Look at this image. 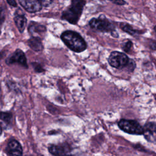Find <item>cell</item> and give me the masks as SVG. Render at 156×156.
I'll use <instances>...</instances> for the list:
<instances>
[{
	"mask_svg": "<svg viewBox=\"0 0 156 156\" xmlns=\"http://www.w3.org/2000/svg\"><path fill=\"white\" fill-rule=\"evenodd\" d=\"M65 44L75 52H81L87 48V44L83 37L77 32L73 30H65L60 35Z\"/></svg>",
	"mask_w": 156,
	"mask_h": 156,
	"instance_id": "1",
	"label": "cell"
},
{
	"mask_svg": "<svg viewBox=\"0 0 156 156\" xmlns=\"http://www.w3.org/2000/svg\"><path fill=\"white\" fill-rule=\"evenodd\" d=\"M86 4L85 0H71L70 5L63 11L61 18L72 24H77Z\"/></svg>",
	"mask_w": 156,
	"mask_h": 156,
	"instance_id": "2",
	"label": "cell"
},
{
	"mask_svg": "<svg viewBox=\"0 0 156 156\" xmlns=\"http://www.w3.org/2000/svg\"><path fill=\"white\" fill-rule=\"evenodd\" d=\"M88 24L92 29L102 32H110L111 34L116 30L115 24L103 15L98 18H91Z\"/></svg>",
	"mask_w": 156,
	"mask_h": 156,
	"instance_id": "3",
	"label": "cell"
},
{
	"mask_svg": "<svg viewBox=\"0 0 156 156\" xmlns=\"http://www.w3.org/2000/svg\"><path fill=\"white\" fill-rule=\"evenodd\" d=\"M48 151L54 156H80V155L67 143L51 144L48 147Z\"/></svg>",
	"mask_w": 156,
	"mask_h": 156,
	"instance_id": "4",
	"label": "cell"
},
{
	"mask_svg": "<svg viewBox=\"0 0 156 156\" xmlns=\"http://www.w3.org/2000/svg\"><path fill=\"white\" fill-rule=\"evenodd\" d=\"M118 125L121 130L129 134L142 135L144 132L143 127L135 120L122 119Z\"/></svg>",
	"mask_w": 156,
	"mask_h": 156,
	"instance_id": "5",
	"label": "cell"
},
{
	"mask_svg": "<svg viewBox=\"0 0 156 156\" xmlns=\"http://www.w3.org/2000/svg\"><path fill=\"white\" fill-rule=\"evenodd\" d=\"M130 60V59L126 54L119 51L112 52L108 58L109 65L116 69H122L127 67Z\"/></svg>",
	"mask_w": 156,
	"mask_h": 156,
	"instance_id": "6",
	"label": "cell"
},
{
	"mask_svg": "<svg viewBox=\"0 0 156 156\" xmlns=\"http://www.w3.org/2000/svg\"><path fill=\"white\" fill-rule=\"evenodd\" d=\"M5 62L7 65L18 63L26 68L28 67L26 55L24 52L20 49H17L14 52L10 54L6 58Z\"/></svg>",
	"mask_w": 156,
	"mask_h": 156,
	"instance_id": "7",
	"label": "cell"
},
{
	"mask_svg": "<svg viewBox=\"0 0 156 156\" xmlns=\"http://www.w3.org/2000/svg\"><path fill=\"white\" fill-rule=\"evenodd\" d=\"M5 151L8 156H23V153L21 144L16 140H11L8 143Z\"/></svg>",
	"mask_w": 156,
	"mask_h": 156,
	"instance_id": "8",
	"label": "cell"
},
{
	"mask_svg": "<svg viewBox=\"0 0 156 156\" xmlns=\"http://www.w3.org/2000/svg\"><path fill=\"white\" fill-rule=\"evenodd\" d=\"M21 5L29 13L39 12L42 9V5L38 0H18Z\"/></svg>",
	"mask_w": 156,
	"mask_h": 156,
	"instance_id": "9",
	"label": "cell"
},
{
	"mask_svg": "<svg viewBox=\"0 0 156 156\" xmlns=\"http://www.w3.org/2000/svg\"><path fill=\"white\" fill-rule=\"evenodd\" d=\"M28 32L32 37H39L43 35L46 32L47 29L45 26L35 21H30L28 27Z\"/></svg>",
	"mask_w": 156,
	"mask_h": 156,
	"instance_id": "10",
	"label": "cell"
},
{
	"mask_svg": "<svg viewBox=\"0 0 156 156\" xmlns=\"http://www.w3.org/2000/svg\"><path fill=\"white\" fill-rule=\"evenodd\" d=\"M143 135L147 141L154 143L156 141V124L154 122H148L143 127Z\"/></svg>",
	"mask_w": 156,
	"mask_h": 156,
	"instance_id": "11",
	"label": "cell"
},
{
	"mask_svg": "<svg viewBox=\"0 0 156 156\" xmlns=\"http://www.w3.org/2000/svg\"><path fill=\"white\" fill-rule=\"evenodd\" d=\"M14 16V22L20 32L22 33L25 29L27 24V18H26L24 13L21 9H18L15 13Z\"/></svg>",
	"mask_w": 156,
	"mask_h": 156,
	"instance_id": "12",
	"label": "cell"
},
{
	"mask_svg": "<svg viewBox=\"0 0 156 156\" xmlns=\"http://www.w3.org/2000/svg\"><path fill=\"white\" fill-rule=\"evenodd\" d=\"M27 44L32 50L36 52L41 51L43 49L41 38L39 37H31L27 40Z\"/></svg>",
	"mask_w": 156,
	"mask_h": 156,
	"instance_id": "13",
	"label": "cell"
},
{
	"mask_svg": "<svg viewBox=\"0 0 156 156\" xmlns=\"http://www.w3.org/2000/svg\"><path fill=\"white\" fill-rule=\"evenodd\" d=\"M119 27L125 32L129 34L130 35H135L139 33V31L135 30L133 27L128 23H121L119 24Z\"/></svg>",
	"mask_w": 156,
	"mask_h": 156,
	"instance_id": "14",
	"label": "cell"
},
{
	"mask_svg": "<svg viewBox=\"0 0 156 156\" xmlns=\"http://www.w3.org/2000/svg\"><path fill=\"white\" fill-rule=\"evenodd\" d=\"M12 119V114L10 112H1V119L4 121L7 125H9L11 123Z\"/></svg>",
	"mask_w": 156,
	"mask_h": 156,
	"instance_id": "15",
	"label": "cell"
},
{
	"mask_svg": "<svg viewBox=\"0 0 156 156\" xmlns=\"http://www.w3.org/2000/svg\"><path fill=\"white\" fill-rule=\"evenodd\" d=\"M132 46H133L132 42L130 40H128L122 45V49L124 52H129Z\"/></svg>",
	"mask_w": 156,
	"mask_h": 156,
	"instance_id": "16",
	"label": "cell"
},
{
	"mask_svg": "<svg viewBox=\"0 0 156 156\" xmlns=\"http://www.w3.org/2000/svg\"><path fill=\"white\" fill-rule=\"evenodd\" d=\"M43 7H48L51 4L53 0H38Z\"/></svg>",
	"mask_w": 156,
	"mask_h": 156,
	"instance_id": "17",
	"label": "cell"
},
{
	"mask_svg": "<svg viewBox=\"0 0 156 156\" xmlns=\"http://www.w3.org/2000/svg\"><path fill=\"white\" fill-rule=\"evenodd\" d=\"M108 1L118 5H123L126 4V2L124 0H108Z\"/></svg>",
	"mask_w": 156,
	"mask_h": 156,
	"instance_id": "18",
	"label": "cell"
},
{
	"mask_svg": "<svg viewBox=\"0 0 156 156\" xmlns=\"http://www.w3.org/2000/svg\"><path fill=\"white\" fill-rule=\"evenodd\" d=\"M7 2L8 3L9 5H10L12 7H16L17 6V3L15 0H6Z\"/></svg>",
	"mask_w": 156,
	"mask_h": 156,
	"instance_id": "19",
	"label": "cell"
},
{
	"mask_svg": "<svg viewBox=\"0 0 156 156\" xmlns=\"http://www.w3.org/2000/svg\"><path fill=\"white\" fill-rule=\"evenodd\" d=\"M150 47L152 50H156V41H152L151 43H150Z\"/></svg>",
	"mask_w": 156,
	"mask_h": 156,
	"instance_id": "20",
	"label": "cell"
},
{
	"mask_svg": "<svg viewBox=\"0 0 156 156\" xmlns=\"http://www.w3.org/2000/svg\"><path fill=\"white\" fill-rule=\"evenodd\" d=\"M3 9L2 7H1V24H2V23H3V21H4V19H3Z\"/></svg>",
	"mask_w": 156,
	"mask_h": 156,
	"instance_id": "21",
	"label": "cell"
},
{
	"mask_svg": "<svg viewBox=\"0 0 156 156\" xmlns=\"http://www.w3.org/2000/svg\"><path fill=\"white\" fill-rule=\"evenodd\" d=\"M154 30L156 32V26H154Z\"/></svg>",
	"mask_w": 156,
	"mask_h": 156,
	"instance_id": "22",
	"label": "cell"
}]
</instances>
